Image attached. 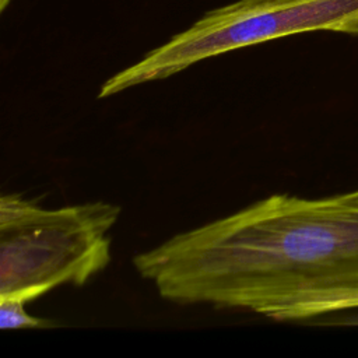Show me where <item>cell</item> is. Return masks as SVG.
<instances>
[{
  "instance_id": "obj_1",
  "label": "cell",
  "mask_w": 358,
  "mask_h": 358,
  "mask_svg": "<svg viewBox=\"0 0 358 358\" xmlns=\"http://www.w3.org/2000/svg\"><path fill=\"white\" fill-rule=\"evenodd\" d=\"M159 296L277 322L358 309V189L278 193L133 257Z\"/></svg>"
},
{
  "instance_id": "obj_2",
  "label": "cell",
  "mask_w": 358,
  "mask_h": 358,
  "mask_svg": "<svg viewBox=\"0 0 358 358\" xmlns=\"http://www.w3.org/2000/svg\"><path fill=\"white\" fill-rule=\"evenodd\" d=\"M120 207L88 201L43 208L17 193L0 197V298L29 302L70 284L84 285L112 259L109 231Z\"/></svg>"
},
{
  "instance_id": "obj_3",
  "label": "cell",
  "mask_w": 358,
  "mask_h": 358,
  "mask_svg": "<svg viewBox=\"0 0 358 358\" xmlns=\"http://www.w3.org/2000/svg\"><path fill=\"white\" fill-rule=\"evenodd\" d=\"M315 31L358 36V0H238L217 7L110 76L98 98L169 78L231 50Z\"/></svg>"
},
{
  "instance_id": "obj_4",
  "label": "cell",
  "mask_w": 358,
  "mask_h": 358,
  "mask_svg": "<svg viewBox=\"0 0 358 358\" xmlns=\"http://www.w3.org/2000/svg\"><path fill=\"white\" fill-rule=\"evenodd\" d=\"M25 303L20 298H0V327L13 330L50 326L49 322L31 316L24 308Z\"/></svg>"
},
{
  "instance_id": "obj_5",
  "label": "cell",
  "mask_w": 358,
  "mask_h": 358,
  "mask_svg": "<svg viewBox=\"0 0 358 358\" xmlns=\"http://www.w3.org/2000/svg\"><path fill=\"white\" fill-rule=\"evenodd\" d=\"M13 0H0V11H6V8L11 4Z\"/></svg>"
}]
</instances>
